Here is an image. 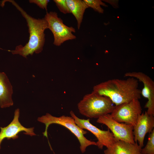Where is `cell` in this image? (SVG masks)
<instances>
[{
	"label": "cell",
	"instance_id": "8992f818",
	"mask_svg": "<svg viewBox=\"0 0 154 154\" xmlns=\"http://www.w3.org/2000/svg\"><path fill=\"white\" fill-rule=\"evenodd\" d=\"M142 110L139 99H134L115 106L110 115L117 121L131 125L134 127L141 114Z\"/></svg>",
	"mask_w": 154,
	"mask_h": 154
},
{
	"label": "cell",
	"instance_id": "52a82bcc",
	"mask_svg": "<svg viewBox=\"0 0 154 154\" xmlns=\"http://www.w3.org/2000/svg\"><path fill=\"white\" fill-rule=\"evenodd\" d=\"M97 122L107 126L112 131L116 141L121 140L131 144L135 143L133 125L118 122L114 120L110 114L100 117L98 118Z\"/></svg>",
	"mask_w": 154,
	"mask_h": 154
},
{
	"label": "cell",
	"instance_id": "7c38bea8",
	"mask_svg": "<svg viewBox=\"0 0 154 154\" xmlns=\"http://www.w3.org/2000/svg\"><path fill=\"white\" fill-rule=\"evenodd\" d=\"M13 87L6 74L0 72V106L2 108L13 105Z\"/></svg>",
	"mask_w": 154,
	"mask_h": 154
},
{
	"label": "cell",
	"instance_id": "9a60e30c",
	"mask_svg": "<svg viewBox=\"0 0 154 154\" xmlns=\"http://www.w3.org/2000/svg\"><path fill=\"white\" fill-rule=\"evenodd\" d=\"M142 154H154V129L149 133L148 140L145 146L141 148Z\"/></svg>",
	"mask_w": 154,
	"mask_h": 154
},
{
	"label": "cell",
	"instance_id": "e0dca14e",
	"mask_svg": "<svg viewBox=\"0 0 154 154\" xmlns=\"http://www.w3.org/2000/svg\"><path fill=\"white\" fill-rule=\"evenodd\" d=\"M53 1L61 12L64 14L71 13L66 0H54Z\"/></svg>",
	"mask_w": 154,
	"mask_h": 154
},
{
	"label": "cell",
	"instance_id": "4fadbf2b",
	"mask_svg": "<svg viewBox=\"0 0 154 154\" xmlns=\"http://www.w3.org/2000/svg\"><path fill=\"white\" fill-rule=\"evenodd\" d=\"M142 148L137 143H130L124 141H116L104 151V154H140Z\"/></svg>",
	"mask_w": 154,
	"mask_h": 154
},
{
	"label": "cell",
	"instance_id": "5b68a950",
	"mask_svg": "<svg viewBox=\"0 0 154 154\" xmlns=\"http://www.w3.org/2000/svg\"><path fill=\"white\" fill-rule=\"evenodd\" d=\"M44 18L47 22L48 29L53 34L54 45L59 46L65 41L76 38L73 33H75V29L65 25L56 12H47Z\"/></svg>",
	"mask_w": 154,
	"mask_h": 154
},
{
	"label": "cell",
	"instance_id": "8fae6325",
	"mask_svg": "<svg viewBox=\"0 0 154 154\" xmlns=\"http://www.w3.org/2000/svg\"><path fill=\"white\" fill-rule=\"evenodd\" d=\"M154 127V117L147 114L146 111L139 116L137 123L134 126L133 134L135 143L138 141L142 148L144 141L147 133H151Z\"/></svg>",
	"mask_w": 154,
	"mask_h": 154
},
{
	"label": "cell",
	"instance_id": "2e32d148",
	"mask_svg": "<svg viewBox=\"0 0 154 154\" xmlns=\"http://www.w3.org/2000/svg\"><path fill=\"white\" fill-rule=\"evenodd\" d=\"M84 1L88 7H90L94 11L100 13H103V9L101 5L107 6L105 4L100 0H83Z\"/></svg>",
	"mask_w": 154,
	"mask_h": 154
},
{
	"label": "cell",
	"instance_id": "7a4b0ae2",
	"mask_svg": "<svg viewBox=\"0 0 154 154\" xmlns=\"http://www.w3.org/2000/svg\"><path fill=\"white\" fill-rule=\"evenodd\" d=\"M7 2L11 3L25 19L29 34V41L24 46L20 44L16 46L15 50L8 51L13 54H18L25 58L34 53H40L43 50L45 42L44 31L48 29L47 22L44 18L37 19L32 17L13 0H3L2 3L5 5Z\"/></svg>",
	"mask_w": 154,
	"mask_h": 154
},
{
	"label": "cell",
	"instance_id": "5bb4252c",
	"mask_svg": "<svg viewBox=\"0 0 154 154\" xmlns=\"http://www.w3.org/2000/svg\"><path fill=\"white\" fill-rule=\"evenodd\" d=\"M71 13L74 16L77 21L78 29H80L83 16L86 9L88 7L82 0H66Z\"/></svg>",
	"mask_w": 154,
	"mask_h": 154
},
{
	"label": "cell",
	"instance_id": "9c48e42d",
	"mask_svg": "<svg viewBox=\"0 0 154 154\" xmlns=\"http://www.w3.org/2000/svg\"><path fill=\"white\" fill-rule=\"evenodd\" d=\"M125 77H133L143 83V88L141 90V95L148 101L145 106L147 108L148 114L154 116V82L148 76L141 72H132L126 73Z\"/></svg>",
	"mask_w": 154,
	"mask_h": 154
},
{
	"label": "cell",
	"instance_id": "3957f363",
	"mask_svg": "<svg viewBox=\"0 0 154 154\" xmlns=\"http://www.w3.org/2000/svg\"><path fill=\"white\" fill-rule=\"evenodd\" d=\"M78 108L82 115L89 118H98L111 113L115 106L108 97L93 91L85 95L78 103Z\"/></svg>",
	"mask_w": 154,
	"mask_h": 154
},
{
	"label": "cell",
	"instance_id": "ba28073f",
	"mask_svg": "<svg viewBox=\"0 0 154 154\" xmlns=\"http://www.w3.org/2000/svg\"><path fill=\"white\" fill-rule=\"evenodd\" d=\"M70 114L79 127L88 130L95 136L98 139L96 145L99 149H102L104 146L108 148L116 141L112 133L110 132L109 129L107 131L102 130L92 124L90 122L89 119H80L72 111L70 112Z\"/></svg>",
	"mask_w": 154,
	"mask_h": 154
},
{
	"label": "cell",
	"instance_id": "d6986e66",
	"mask_svg": "<svg viewBox=\"0 0 154 154\" xmlns=\"http://www.w3.org/2000/svg\"><path fill=\"white\" fill-rule=\"evenodd\" d=\"M140 154H142L141 153Z\"/></svg>",
	"mask_w": 154,
	"mask_h": 154
},
{
	"label": "cell",
	"instance_id": "6da1fadb",
	"mask_svg": "<svg viewBox=\"0 0 154 154\" xmlns=\"http://www.w3.org/2000/svg\"><path fill=\"white\" fill-rule=\"evenodd\" d=\"M138 81L133 77L109 80L94 86L93 92L108 97L116 106L141 98Z\"/></svg>",
	"mask_w": 154,
	"mask_h": 154
},
{
	"label": "cell",
	"instance_id": "ac0fdd59",
	"mask_svg": "<svg viewBox=\"0 0 154 154\" xmlns=\"http://www.w3.org/2000/svg\"><path fill=\"white\" fill-rule=\"evenodd\" d=\"M29 1L30 3H33L36 4L40 8L42 9H45L47 11V6L49 0H29Z\"/></svg>",
	"mask_w": 154,
	"mask_h": 154
},
{
	"label": "cell",
	"instance_id": "277c9868",
	"mask_svg": "<svg viewBox=\"0 0 154 154\" xmlns=\"http://www.w3.org/2000/svg\"><path fill=\"white\" fill-rule=\"evenodd\" d=\"M37 120L45 125L44 131L42 133L44 136L48 138L47 129L51 124L55 123L64 126L73 133L78 139L80 144V149L82 153L85 152L87 147L92 145H96V142L88 139L84 136L87 132L79 127L71 116L63 115L56 117L47 113L38 117Z\"/></svg>",
	"mask_w": 154,
	"mask_h": 154
},
{
	"label": "cell",
	"instance_id": "30bf717a",
	"mask_svg": "<svg viewBox=\"0 0 154 154\" xmlns=\"http://www.w3.org/2000/svg\"><path fill=\"white\" fill-rule=\"evenodd\" d=\"M19 109L18 108L15 110L14 118L10 123L5 127H0V149L1 142L4 139H16L18 137V134L22 131L31 136L36 135L34 132V127L27 128L21 124L19 119Z\"/></svg>",
	"mask_w": 154,
	"mask_h": 154
}]
</instances>
